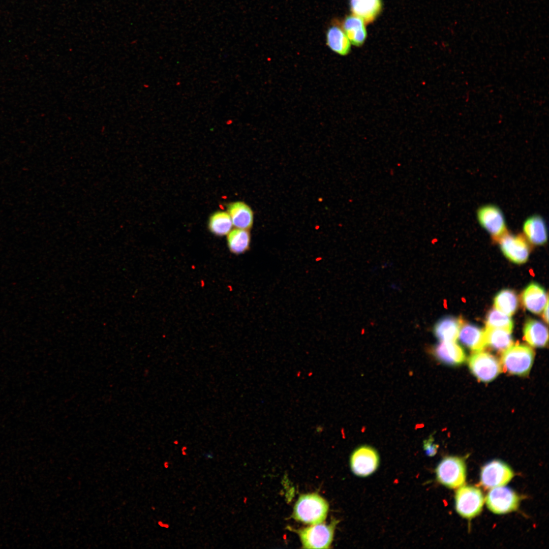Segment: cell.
Returning a JSON list of instances; mask_svg holds the SVG:
<instances>
[{"mask_svg": "<svg viewBox=\"0 0 549 549\" xmlns=\"http://www.w3.org/2000/svg\"><path fill=\"white\" fill-rule=\"evenodd\" d=\"M458 338L463 345L474 351H481L486 346L484 331L471 324L463 323Z\"/></svg>", "mask_w": 549, "mask_h": 549, "instance_id": "2e32d148", "label": "cell"}, {"mask_svg": "<svg viewBox=\"0 0 549 549\" xmlns=\"http://www.w3.org/2000/svg\"><path fill=\"white\" fill-rule=\"evenodd\" d=\"M522 301L528 310L534 314L542 312L548 303V295L545 290L540 285L532 283L524 290L522 294Z\"/></svg>", "mask_w": 549, "mask_h": 549, "instance_id": "7c38bea8", "label": "cell"}, {"mask_svg": "<svg viewBox=\"0 0 549 549\" xmlns=\"http://www.w3.org/2000/svg\"><path fill=\"white\" fill-rule=\"evenodd\" d=\"M484 331L486 346L494 350L504 352L513 344L510 332L489 327H486Z\"/></svg>", "mask_w": 549, "mask_h": 549, "instance_id": "44dd1931", "label": "cell"}, {"mask_svg": "<svg viewBox=\"0 0 549 549\" xmlns=\"http://www.w3.org/2000/svg\"><path fill=\"white\" fill-rule=\"evenodd\" d=\"M477 219L480 225L497 241L507 232V225L504 215L497 206L486 204L477 210Z\"/></svg>", "mask_w": 549, "mask_h": 549, "instance_id": "8992f818", "label": "cell"}, {"mask_svg": "<svg viewBox=\"0 0 549 549\" xmlns=\"http://www.w3.org/2000/svg\"><path fill=\"white\" fill-rule=\"evenodd\" d=\"M468 364L472 374L478 380L484 382L493 380L501 372L502 369L501 363L494 355L481 351L469 357Z\"/></svg>", "mask_w": 549, "mask_h": 549, "instance_id": "52a82bcc", "label": "cell"}, {"mask_svg": "<svg viewBox=\"0 0 549 549\" xmlns=\"http://www.w3.org/2000/svg\"><path fill=\"white\" fill-rule=\"evenodd\" d=\"M326 43L331 50L341 55H346L350 51V42L344 31L339 26L329 28L326 34Z\"/></svg>", "mask_w": 549, "mask_h": 549, "instance_id": "7402d4cb", "label": "cell"}, {"mask_svg": "<svg viewBox=\"0 0 549 549\" xmlns=\"http://www.w3.org/2000/svg\"><path fill=\"white\" fill-rule=\"evenodd\" d=\"M486 327L502 329L511 332L513 322L509 316L496 309H493L487 315Z\"/></svg>", "mask_w": 549, "mask_h": 549, "instance_id": "484cf974", "label": "cell"}, {"mask_svg": "<svg viewBox=\"0 0 549 549\" xmlns=\"http://www.w3.org/2000/svg\"><path fill=\"white\" fill-rule=\"evenodd\" d=\"M503 352L501 364L504 370L518 376L529 373L534 357L531 348L523 344H512Z\"/></svg>", "mask_w": 549, "mask_h": 549, "instance_id": "7a4b0ae2", "label": "cell"}, {"mask_svg": "<svg viewBox=\"0 0 549 549\" xmlns=\"http://www.w3.org/2000/svg\"><path fill=\"white\" fill-rule=\"evenodd\" d=\"M351 9L354 14L369 23L373 21L382 8L381 0H351Z\"/></svg>", "mask_w": 549, "mask_h": 549, "instance_id": "ffe728a7", "label": "cell"}, {"mask_svg": "<svg viewBox=\"0 0 549 549\" xmlns=\"http://www.w3.org/2000/svg\"><path fill=\"white\" fill-rule=\"evenodd\" d=\"M227 210L235 228L249 230L252 227L253 212L246 203L242 201L231 202L227 205Z\"/></svg>", "mask_w": 549, "mask_h": 549, "instance_id": "9a60e30c", "label": "cell"}, {"mask_svg": "<svg viewBox=\"0 0 549 549\" xmlns=\"http://www.w3.org/2000/svg\"><path fill=\"white\" fill-rule=\"evenodd\" d=\"M463 323L461 318L453 317L443 318L435 324L433 329L434 333L440 341L455 342Z\"/></svg>", "mask_w": 549, "mask_h": 549, "instance_id": "ac0fdd59", "label": "cell"}, {"mask_svg": "<svg viewBox=\"0 0 549 549\" xmlns=\"http://www.w3.org/2000/svg\"><path fill=\"white\" fill-rule=\"evenodd\" d=\"M337 523V520H333L330 525L319 523L299 530L303 547L307 548H329Z\"/></svg>", "mask_w": 549, "mask_h": 549, "instance_id": "277c9868", "label": "cell"}, {"mask_svg": "<svg viewBox=\"0 0 549 549\" xmlns=\"http://www.w3.org/2000/svg\"><path fill=\"white\" fill-rule=\"evenodd\" d=\"M455 508L463 517L471 518L481 511L484 498L481 490L472 486H463L456 491Z\"/></svg>", "mask_w": 549, "mask_h": 549, "instance_id": "5b68a950", "label": "cell"}, {"mask_svg": "<svg viewBox=\"0 0 549 549\" xmlns=\"http://www.w3.org/2000/svg\"><path fill=\"white\" fill-rule=\"evenodd\" d=\"M523 333L525 340L531 346L535 347H544L548 342V330L542 322L529 319L525 323Z\"/></svg>", "mask_w": 549, "mask_h": 549, "instance_id": "e0dca14e", "label": "cell"}, {"mask_svg": "<svg viewBox=\"0 0 549 549\" xmlns=\"http://www.w3.org/2000/svg\"><path fill=\"white\" fill-rule=\"evenodd\" d=\"M433 353L440 361L448 365H459L466 360L463 348L455 342L440 341L434 348Z\"/></svg>", "mask_w": 549, "mask_h": 549, "instance_id": "4fadbf2b", "label": "cell"}, {"mask_svg": "<svg viewBox=\"0 0 549 549\" xmlns=\"http://www.w3.org/2000/svg\"><path fill=\"white\" fill-rule=\"evenodd\" d=\"M513 476V472L507 464L501 461L494 460L482 467L480 480L484 487L494 488L504 486Z\"/></svg>", "mask_w": 549, "mask_h": 549, "instance_id": "8fae6325", "label": "cell"}, {"mask_svg": "<svg viewBox=\"0 0 549 549\" xmlns=\"http://www.w3.org/2000/svg\"><path fill=\"white\" fill-rule=\"evenodd\" d=\"M343 30L350 43L356 46L362 45L367 37L364 21L356 15L347 17L343 24Z\"/></svg>", "mask_w": 549, "mask_h": 549, "instance_id": "d6986e66", "label": "cell"}, {"mask_svg": "<svg viewBox=\"0 0 549 549\" xmlns=\"http://www.w3.org/2000/svg\"><path fill=\"white\" fill-rule=\"evenodd\" d=\"M379 457L377 451L372 447L364 445L355 449L350 458V467L357 476H368L377 469Z\"/></svg>", "mask_w": 549, "mask_h": 549, "instance_id": "30bf717a", "label": "cell"}, {"mask_svg": "<svg viewBox=\"0 0 549 549\" xmlns=\"http://www.w3.org/2000/svg\"><path fill=\"white\" fill-rule=\"evenodd\" d=\"M523 231L526 238L532 244L544 245L547 240V231L544 219L539 215L528 217L524 222Z\"/></svg>", "mask_w": 549, "mask_h": 549, "instance_id": "5bb4252c", "label": "cell"}, {"mask_svg": "<svg viewBox=\"0 0 549 549\" xmlns=\"http://www.w3.org/2000/svg\"><path fill=\"white\" fill-rule=\"evenodd\" d=\"M543 318L544 321L547 323L548 320V303L546 304L543 310Z\"/></svg>", "mask_w": 549, "mask_h": 549, "instance_id": "83f0119b", "label": "cell"}, {"mask_svg": "<svg viewBox=\"0 0 549 549\" xmlns=\"http://www.w3.org/2000/svg\"><path fill=\"white\" fill-rule=\"evenodd\" d=\"M497 241L502 252L509 260L517 264L524 263L527 261L530 248L525 236L507 232Z\"/></svg>", "mask_w": 549, "mask_h": 549, "instance_id": "9c48e42d", "label": "cell"}, {"mask_svg": "<svg viewBox=\"0 0 549 549\" xmlns=\"http://www.w3.org/2000/svg\"><path fill=\"white\" fill-rule=\"evenodd\" d=\"M494 303L495 309L510 316L516 312L518 300L513 290L503 289L496 295Z\"/></svg>", "mask_w": 549, "mask_h": 549, "instance_id": "cb8c5ba5", "label": "cell"}, {"mask_svg": "<svg viewBox=\"0 0 549 549\" xmlns=\"http://www.w3.org/2000/svg\"><path fill=\"white\" fill-rule=\"evenodd\" d=\"M233 224L228 213L225 211H217L209 217L208 228L210 232L218 236L227 235L232 230Z\"/></svg>", "mask_w": 549, "mask_h": 549, "instance_id": "d4e9b609", "label": "cell"}, {"mask_svg": "<svg viewBox=\"0 0 549 549\" xmlns=\"http://www.w3.org/2000/svg\"><path fill=\"white\" fill-rule=\"evenodd\" d=\"M423 448L428 455L434 456L437 452L438 445L433 443V439L431 437L424 441Z\"/></svg>", "mask_w": 549, "mask_h": 549, "instance_id": "4316f807", "label": "cell"}, {"mask_svg": "<svg viewBox=\"0 0 549 549\" xmlns=\"http://www.w3.org/2000/svg\"><path fill=\"white\" fill-rule=\"evenodd\" d=\"M487 494L486 504L496 514H504L517 509L520 498L511 489L503 486L494 487Z\"/></svg>", "mask_w": 549, "mask_h": 549, "instance_id": "ba28073f", "label": "cell"}, {"mask_svg": "<svg viewBox=\"0 0 549 549\" xmlns=\"http://www.w3.org/2000/svg\"><path fill=\"white\" fill-rule=\"evenodd\" d=\"M251 235L247 229L235 228L231 230L227 236L228 248L231 253L239 255L248 251L250 248Z\"/></svg>", "mask_w": 549, "mask_h": 549, "instance_id": "603a6c76", "label": "cell"}, {"mask_svg": "<svg viewBox=\"0 0 549 549\" xmlns=\"http://www.w3.org/2000/svg\"><path fill=\"white\" fill-rule=\"evenodd\" d=\"M438 481L450 489L462 486L465 482L466 469L464 461L460 458L446 456L436 469Z\"/></svg>", "mask_w": 549, "mask_h": 549, "instance_id": "3957f363", "label": "cell"}, {"mask_svg": "<svg viewBox=\"0 0 549 549\" xmlns=\"http://www.w3.org/2000/svg\"><path fill=\"white\" fill-rule=\"evenodd\" d=\"M328 510L327 502L318 494L303 495L295 504L293 517L307 524H319L325 519Z\"/></svg>", "mask_w": 549, "mask_h": 549, "instance_id": "6da1fadb", "label": "cell"}]
</instances>
